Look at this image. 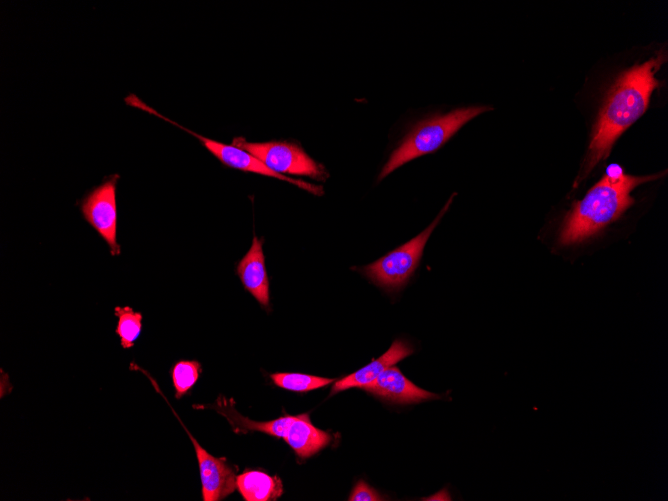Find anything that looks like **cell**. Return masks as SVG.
<instances>
[{"mask_svg":"<svg viewBox=\"0 0 668 501\" xmlns=\"http://www.w3.org/2000/svg\"><path fill=\"white\" fill-rule=\"evenodd\" d=\"M455 194L440 211L434 221L420 234L362 268V272L376 285L395 290L403 286L416 270L424 247L434 228L446 213Z\"/></svg>","mask_w":668,"mask_h":501,"instance_id":"cell-4","label":"cell"},{"mask_svg":"<svg viewBox=\"0 0 668 501\" xmlns=\"http://www.w3.org/2000/svg\"><path fill=\"white\" fill-rule=\"evenodd\" d=\"M363 389L381 398L401 404L418 403L439 398L437 394L414 385L395 366L386 369L374 381L365 385Z\"/></svg>","mask_w":668,"mask_h":501,"instance_id":"cell-9","label":"cell"},{"mask_svg":"<svg viewBox=\"0 0 668 501\" xmlns=\"http://www.w3.org/2000/svg\"><path fill=\"white\" fill-rule=\"evenodd\" d=\"M489 110H492V107L458 108L420 121L391 153L378 180H382L405 163L438 150L467 122Z\"/></svg>","mask_w":668,"mask_h":501,"instance_id":"cell-3","label":"cell"},{"mask_svg":"<svg viewBox=\"0 0 668 501\" xmlns=\"http://www.w3.org/2000/svg\"><path fill=\"white\" fill-rule=\"evenodd\" d=\"M119 174L106 177L78 202L81 214L107 243L112 256L120 254L117 242V183Z\"/></svg>","mask_w":668,"mask_h":501,"instance_id":"cell-7","label":"cell"},{"mask_svg":"<svg viewBox=\"0 0 668 501\" xmlns=\"http://www.w3.org/2000/svg\"><path fill=\"white\" fill-rule=\"evenodd\" d=\"M275 385L290 391L307 392L329 385L331 378L318 377L301 373L279 372L270 375Z\"/></svg>","mask_w":668,"mask_h":501,"instance_id":"cell-16","label":"cell"},{"mask_svg":"<svg viewBox=\"0 0 668 501\" xmlns=\"http://www.w3.org/2000/svg\"><path fill=\"white\" fill-rule=\"evenodd\" d=\"M666 52L626 70L616 79L599 112L585 161V174L606 159L620 135L647 110L652 92L659 86L655 74L666 61Z\"/></svg>","mask_w":668,"mask_h":501,"instance_id":"cell-1","label":"cell"},{"mask_svg":"<svg viewBox=\"0 0 668 501\" xmlns=\"http://www.w3.org/2000/svg\"><path fill=\"white\" fill-rule=\"evenodd\" d=\"M124 102L129 106L144 112H147L151 115H154L158 118L163 119L171 123L172 125L184 130L185 132L193 135L198 139V141L211 153L213 154L221 163L225 166L235 168L245 172H252L264 176L274 177L276 179L286 181L296 185L299 188H302L308 192L313 193L314 195H322L323 189L321 186L307 183L302 180L291 179L283 174L277 173L267 167L262 161L248 153L247 151L234 146L228 145L223 142H219L205 136H202L180 124L169 119L168 117L158 113L153 107H150L144 101H142L136 94L130 93L124 98Z\"/></svg>","mask_w":668,"mask_h":501,"instance_id":"cell-5","label":"cell"},{"mask_svg":"<svg viewBox=\"0 0 668 501\" xmlns=\"http://www.w3.org/2000/svg\"><path fill=\"white\" fill-rule=\"evenodd\" d=\"M232 145L252 154L277 173L309 176L325 180L327 171L314 161L299 145L292 141L248 142L235 137Z\"/></svg>","mask_w":668,"mask_h":501,"instance_id":"cell-6","label":"cell"},{"mask_svg":"<svg viewBox=\"0 0 668 501\" xmlns=\"http://www.w3.org/2000/svg\"><path fill=\"white\" fill-rule=\"evenodd\" d=\"M114 315L118 319L115 333L120 339V344L123 349H130L141 334L143 315L130 306H116Z\"/></svg>","mask_w":668,"mask_h":501,"instance_id":"cell-15","label":"cell"},{"mask_svg":"<svg viewBox=\"0 0 668 501\" xmlns=\"http://www.w3.org/2000/svg\"><path fill=\"white\" fill-rule=\"evenodd\" d=\"M262 240L253 236L248 252L237 264L244 288L264 307L269 306V279L265 268Z\"/></svg>","mask_w":668,"mask_h":501,"instance_id":"cell-10","label":"cell"},{"mask_svg":"<svg viewBox=\"0 0 668 501\" xmlns=\"http://www.w3.org/2000/svg\"><path fill=\"white\" fill-rule=\"evenodd\" d=\"M201 364L195 360H180L171 368L172 383L175 388V397L182 398L187 394L199 379Z\"/></svg>","mask_w":668,"mask_h":501,"instance_id":"cell-17","label":"cell"},{"mask_svg":"<svg viewBox=\"0 0 668 501\" xmlns=\"http://www.w3.org/2000/svg\"><path fill=\"white\" fill-rule=\"evenodd\" d=\"M236 488L246 501L276 500L283 492L278 476L259 470H247L237 475Z\"/></svg>","mask_w":668,"mask_h":501,"instance_id":"cell-13","label":"cell"},{"mask_svg":"<svg viewBox=\"0 0 668 501\" xmlns=\"http://www.w3.org/2000/svg\"><path fill=\"white\" fill-rule=\"evenodd\" d=\"M283 439L300 458H308L327 446L331 436L315 427L306 413L295 416Z\"/></svg>","mask_w":668,"mask_h":501,"instance_id":"cell-12","label":"cell"},{"mask_svg":"<svg viewBox=\"0 0 668 501\" xmlns=\"http://www.w3.org/2000/svg\"><path fill=\"white\" fill-rule=\"evenodd\" d=\"M662 174L632 176L624 173L618 164L606 168L604 176L567 214L560 232V243L571 245L599 233L616 221L634 203L632 190Z\"/></svg>","mask_w":668,"mask_h":501,"instance_id":"cell-2","label":"cell"},{"mask_svg":"<svg viewBox=\"0 0 668 501\" xmlns=\"http://www.w3.org/2000/svg\"><path fill=\"white\" fill-rule=\"evenodd\" d=\"M350 501H377L381 500L378 492L370 487L366 482L360 480L357 482L349 496Z\"/></svg>","mask_w":668,"mask_h":501,"instance_id":"cell-18","label":"cell"},{"mask_svg":"<svg viewBox=\"0 0 668 501\" xmlns=\"http://www.w3.org/2000/svg\"><path fill=\"white\" fill-rule=\"evenodd\" d=\"M194 446L201 480L203 501H219L236 488V475L224 458H217L204 449L181 422Z\"/></svg>","mask_w":668,"mask_h":501,"instance_id":"cell-8","label":"cell"},{"mask_svg":"<svg viewBox=\"0 0 668 501\" xmlns=\"http://www.w3.org/2000/svg\"><path fill=\"white\" fill-rule=\"evenodd\" d=\"M412 353L413 349L410 345L402 340H395L382 356L354 373L337 380L332 386L330 395L353 387L363 388L374 381L386 369Z\"/></svg>","mask_w":668,"mask_h":501,"instance_id":"cell-11","label":"cell"},{"mask_svg":"<svg viewBox=\"0 0 668 501\" xmlns=\"http://www.w3.org/2000/svg\"><path fill=\"white\" fill-rule=\"evenodd\" d=\"M215 405L218 412L226 416L229 422L233 423L234 427H237V431H241L242 429L244 431L256 430L279 438H284L290 424L295 418V416L285 415L272 421L254 422L235 413V410H231L222 397L218 399Z\"/></svg>","mask_w":668,"mask_h":501,"instance_id":"cell-14","label":"cell"}]
</instances>
